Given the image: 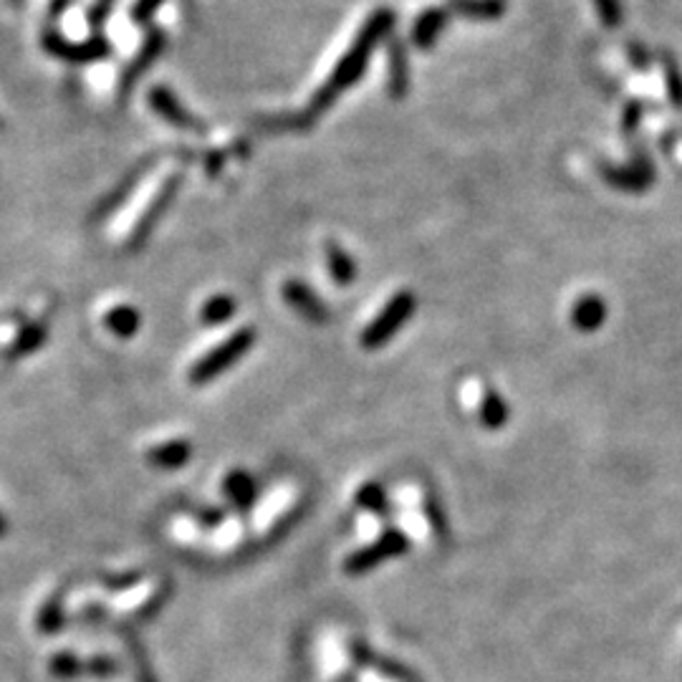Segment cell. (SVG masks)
<instances>
[{
  "mask_svg": "<svg viewBox=\"0 0 682 682\" xmlns=\"http://www.w3.org/2000/svg\"><path fill=\"white\" fill-rule=\"evenodd\" d=\"M460 8H463V13H468V16H475V18H496V16H501V11H503V6L498 3V0H463Z\"/></svg>",
  "mask_w": 682,
  "mask_h": 682,
  "instance_id": "cell-17",
  "label": "cell"
},
{
  "mask_svg": "<svg viewBox=\"0 0 682 682\" xmlns=\"http://www.w3.org/2000/svg\"><path fill=\"white\" fill-rule=\"evenodd\" d=\"M415 309H417L415 294H412V291H397V294L389 299V304L379 311L377 319L362 331V347L364 349L384 347V344H387V341L412 319Z\"/></svg>",
  "mask_w": 682,
  "mask_h": 682,
  "instance_id": "cell-3",
  "label": "cell"
},
{
  "mask_svg": "<svg viewBox=\"0 0 682 682\" xmlns=\"http://www.w3.org/2000/svg\"><path fill=\"white\" fill-rule=\"evenodd\" d=\"M599 13L607 23H617L619 21V3L617 0H597Z\"/></svg>",
  "mask_w": 682,
  "mask_h": 682,
  "instance_id": "cell-19",
  "label": "cell"
},
{
  "mask_svg": "<svg viewBox=\"0 0 682 682\" xmlns=\"http://www.w3.org/2000/svg\"><path fill=\"white\" fill-rule=\"evenodd\" d=\"M225 493H228V498L238 508H251L258 493L256 480H253L246 470H233V473L225 478Z\"/></svg>",
  "mask_w": 682,
  "mask_h": 682,
  "instance_id": "cell-9",
  "label": "cell"
},
{
  "mask_svg": "<svg viewBox=\"0 0 682 682\" xmlns=\"http://www.w3.org/2000/svg\"><path fill=\"white\" fill-rule=\"evenodd\" d=\"M571 321H574L579 331H587V334L597 331L607 321V304L594 294L581 296L574 304V311H571Z\"/></svg>",
  "mask_w": 682,
  "mask_h": 682,
  "instance_id": "cell-7",
  "label": "cell"
},
{
  "mask_svg": "<svg viewBox=\"0 0 682 682\" xmlns=\"http://www.w3.org/2000/svg\"><path fill=\"white\" fill-rule=\"evenodd\" d=\"M43 339H46V329L43 326H31V329H26L21 334V339H18L16 349H13V354H28L33 352L36 347H41Z\"/></svg>",
  "mask_w": 682,
  "mask_h": 682,
  "instance_id": "cell-18",
  "label": "cell"
},
{
  "mask_svg": "<svg viewBox=\"0 0 682 682\" xmlns=\"http://www.w3.org/2000/svg\"><path fill=\"white\" fill-rule=\"evenodd\" d=\"M235 314V301L230 296H213L208 304L203 306V321L205 324H225L230 316Z\"/></svg>",
  "mask_w": 682,
  "mask_h": 682,
  "instance_id": "cell-15",
  "label": "cell"
},
{
  "mask_svg": "<svg viewBox=\"0 0 682 682\" xmlns=\"http://www.w3.org/2000/svg\"><path fill=\"white\" fill-rule=\"evenodd\" d=\"M192 448L185 440H175V443H165L150 453V463L157 468H180L190 460Z\"/></svg>",
  "mask_w": 682,
  "mask_h": 682,
  "instance_id": "cell-12",
  "label": "cell"
},
{
  "mask_svg": "<svg viewBox=\"0 0 682 682\" xmlns=\"http://www.w3.org/2000/svg\"><path fill=\"white\" fill-rule=\"evenodd\" d=\"M392 26V13L389 11H379L374 13L372 21L367 23V28H364L362 33H359L357 43L352 46V51H349L347 56H344V61H341L339 66H336L334 76L329 79V84L324 86V89L316 94L314 104H311V112L319 114L324 112L326 107H329L331 102H334L336 96L341 94V91L347 89V86H352L354 81L359 79V76L364 74V66H367L369 56H372L374 46L379 43V38L387 33V28Z\"/></svg>",
  "mask_w": 682,
  "mask_h": 682,
  "instance_id": "cell-1",
  "label": "cell"
},
{
  "mask_svg": "<svg viewBox=\"0 0 682 682\" xmlns=\"http://www.w3.org/2000/svg\"><path fill=\"white\" fill-rule=\"evenodd\" d=\"M407 549H410V539H407L405 533L397 531V528H389V531H384L374 544L354 551V554L344 561V571L352 576L364 574V571L377 569V566L384 564V561L405 554Z\"/></svg>",
  "mask_w": 682,
  "mask_h": 682,
  "instance_id": "cell-4",
  "label": "cell"
},
{
  "mask_svg": "<svg viewBox=\"0 0 682 682\" xmlns=\"http://www.w3.org/2000/svg\"><path fill=\"white\" fill-rule=\"evenodd\" d=\"M604 180L609 182L612 187L624 192H642L645 187L652 185L655 180V170H652L650 160H637L632 167H624V170H617V167H604Z\"/></svg>",
  "mask_w": 682,
  "mask_h": 682,
  "instance_id": "cell-6",
  "label": "cell"
},
{
  "mask_svg": "<svg viewBox=\"0 0 682 682\" xmlns=\"http://www.w3.org/2000/svg\"><path fill=\"white\" fill-rule=\"evenodd\" d=\"M283 299L288 301V306H291L296 314L304 316L306 321H314V324L329 321V309H326V304L309 286H306V283L288 281L286 286H283Z\"/></svg>",
  "mask_w": 682,
  "mask_h": 682,
  "instance_id": "cell-5",
  "label": "cell"
},
{
  "mask_svg": "<svg viewBox=\"0 0 682 682\" xmlns=\"http://www.w3.org/2000/svg\"><path fill=\"white\" fill-rule=\"evenodd\" d=\"M3 531H6V521H3V516H0V536H3Z\"/></svg>",
  "mask_w": 682,
  "mask_h": 682,
  "instance_id": "cell-21",
  "label": "cell"
},
{
  "mask_svg": "<svg viewBox=\"0 0 682 682\" xmlns=\"http://www.w3.org/2000/svg\"><path fill=\"white\" fill-rule=\"evenodd\" d=\"M357 503L364 508V511H372V513L387 511V498H384L382 485H377V483L364 485L362 491L357 493Z\"/></svg>",
  "mask_w": 682,
  "mask_h": 682,
  "instance_id": "cell-16",
  "label": "cell"
},
{
  "mask_svg": "<svg viewBox=\"0 0 682 682\" xmlns=\"http://www.w3.org/2000/svg\"><path fill=\"white\" fill-rule=\"evenodd\" d=\"M508 415H511L508 402L498 395L496 389H485L483 395H480V407H478L480 422H483L488 430H498V427L506 425Z\"/></svg>",
  "mask_w": 682,
  "mask_h": 682,
  "instance_id": "cell-8",
  "label": "cell"
},
{
  "mask_svg": "<svg viewBox=\"0 0 682 682\" xmlns=\"http://www.w3.org/2000/svg\"><path fill=\"white\" fill-rule=\"evenodd\" d=\"M670 94L672 102H675L677 107H682V79L675 69H670Z\"/></svg>",
  "mask_w": 682,
  "mask_h": 682,
  "instance_id": "cell-20",
  "label": "cell"
},
{
  "mask_svg": "<svg viewBox=\"0 0 682 682\" xmlns=\"http://www.w3.org/2000/svg\"><path fill=\"white\" fill-rule=\"evenodd\" d=\"M104 324L117 336L129 339V336L137 334V329L142 326V319H139L137 309H132V306H114L107 314V319H104Z\"/></svg>",
  "mask_w": 682,
  "mask_h": 682,
  "instance_id": "cell-13",
  "label": "cell"
},
{
  "mask_svg": "<svg viewBox=\"0 0 682 682\" xmlns=\"http://www.w3.org/2000/svg\"><path fill=\"white\" fill-rule=\"evenodd\" d=\"M256 344V331L248 326V329H240L235 331L230 339H225L223 344H218V347L213 349V352L208 354L205 359H200L195 367H192L190 372V382L192 384H208L213 382L215 377H220V374L225 372V369L233 367L238 359H243L248 354V349Z\"/></svg>",
  "mask_w": 682,
  "mask_h": 682,
  "instance_id": "cell-2",
  "label": "cell"
},
{
  "mask_svg": "<svg viewBox=\"0 0 682 682\" xmlns=\"http://www.w3.org/2000/svg\"><path fill=\"white\" fill-rule=\"evenodd\" d=\"M152 107L157 109V114H162L167 122L177 124V127H198L195 119H192L190 114H187L185 109L175 102V99H172V94L167 89L152 91Z\"/></svg>",
  "mask_w": 682,
  "mask_h": 682,
  "instance_id": "cell-11",
  "label": "cell"
},
{
  "mask_svg": "<svg viewBox=\"0 0 682 682\" xmlns=\"http://www.w3.org/2000/svg\"><path fill=\"white\" fill-rule=\"evenodd\" d=\"M445 21H448V16H445L443 11H430L425 13V16L417 21L415 26V41L417 46H430L432 41H435V36L440 31H443Z\"/></svg>",
  "mask_w": 682,
  "mask_h": 682,
  "instance_id": "cell-14",
  "label": "cell"
},
{
  "mask_svg": "<svg viewBox=\"0 0 682 682\" xmlns=\"http://www.w3.org/2000/svg\"><path fill=\"white\" fill-rule=\"evenodd\" d=\"M326 263H329V273L339 286H349V283L357 281V263L349 258V253L344 248H339L336 243H326Z\"/></svg>",
  "mask_w": 682,
  "mask_h": 682,
  "instance_id": "cell-10",
  "label": "cell"
}]
</instances>
